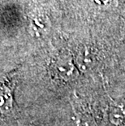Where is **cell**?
Here are the masks:
<instances>
[{"mask_svg":"<svg viewBox=\"0 0 125 126\" xmlns=\"http://www.w3.org/2000/svg\"><path fill=\"white\" fill-rule=\"evenodd\" d=\"M78 63L80 68L82 69L85 70L86 68H89V66H90L93 63L94 61V55L88 51V50H84L82 51V53L79 55L78 57Z\"/></svg>","mask_w":125,"mask_h":126,"instance_id":"3","label":"cell"},{"mask_svg":"<svg viewBox=\"0 0 125 126\" xmlns=\"http://www.w3.org/2000/svg\"><path fill=\"white\" fill-rule=\"evenodd\" d=\"M31 29H33L34 34L40 36L46 33L48 29V20L42 15L34 16L31 21Z\"/></svg>","mask_w":125,"mask_h":126,"instance_id":"2","label":"cell"},{"mask_svg":"<svg viewBox=\"0 0 125 126\" xmlns=\"http://www.w3.org/2000/svg\"><path fill=\"white\" fill-rule=\"evenodd\" d=\"M51 75L59 81H68L76 78L78 74L72 60L68 55L59 56L53 62L51 67Z\"/></svg>","mask_w":125,"mask_h":126,"instance_id":"1","label":"cell"}]
</instances>
